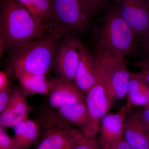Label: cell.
Returning <instances> with one entry per match:
<instances>
[{"mask_svg": "<svg viewBox=\"0 0 149 149\" xmlns=\"http://www.w3.org/2000/svg\"><path fill=\"white\" fill-rule=\"evenodd\" d=\"M49 104L53 108L85 102V96L74 82L57 77L49 80Z\"/></svg>", "mask_w": 149, "mask_h": 149, "instance_id": "cell-10", "label": "cell"}, {"mask_svg": "<svg viewBox=\"0 0 149 149\" xmlns=\"http://www.w3.org/2000/svg\"><path fill=\"white\" fill-rule=\"evenodd\" d=\"M57 109L59 116L63 119L78 127L86 138H95L98 132L95 128L85 102L62 107Z\"/></svg>", "mask_w": 149, "mask_h": 149, "instance_id": "cell-12", "label": "cell"}, {"mask_svg": "<svg viewBox=\"0 0 149 149\" xmlns=\"http://www.w3.org/2000/svg\"><path fill=\"white\" fill-rule=\"evenodd\" d=\"M72 149H100L97 139L84 137Z\"/></svg>", "mask_w": 149, "mask_h": 149, "instance_id": "cell-21", "label": "cell"}, {"mask_svg": "<svg viewBox=\"0 0 149 149\" xmlns=\"http://www.w3.org/2000/svg\"><path fill=\"white\" fill-rule=\"evenodd\" d=\"M86 1L93 12L98 8L102 0H86Z\"/></svg>", "mask_w": 149, "mask_h": 149, "instance_id": "cell-28", "label": "cell"}, {"mask_svg": "<svg viewBox=\"0 0 149 149\" xmlns=\"http://www.w3.org/2000/svg\"><path fill=\"white\" fill-rule=\"evenodd\" d=\"M131 74L143 80L149 86V68L142 69L141 71L138 72H131Z\"/></svg>", "mask_w": 149, "mask_h": 149, "instance_id": "cell-25", "label": "cell"}, {"mask_svg": "<svg viewBox=\"0 0 149 149\" xmlns=\"http://www.w3.org/2000/svg\"><path fill=\"white\" fill-rule=\"evenodd\" d=\"M118 8L133 34L144 36L149 31V9L145 0H119Z\"/></svg>", "mask_w": 149, "mask_h": 149, "instance_id": "cell-8", "label": "cell"}, {"mask_svg": "<svg viewBox=\"0 0 149 149\" xmlns=\"http://www.w3.org/2000/svg\"><path fill=\"white\" fill-rule=\"evenodd\" d=\"M109 149H132L125 141L124 137L116 142Z\"/></svg>", "mask_w": 149, "mask_h": 149, "instance_id": "cell-26", "label": "cell"}, {"mask_svg": "<svg viewBox=\"0 0 149 149\" xmlns=\"http://www.w3.org/2000/svg\"><path fill=\"white\" fill-rule=\"evenodd\" d=\"M6 129L0 127V149H19L14 137L9 136Z\"/></svg>", "mask_w": 149, "mask_h": 149, "instance_id": "cell-20", "label": "cell"}, {"mask_svg": "<svg viewBox=\"0 0 149 149\" xmlns=\"http://www.w3.org/2000/svg\"><path fill=\"white\" fill-rule=\"evenodd\" d=\"M10 90L0 92V113L5 109L8 104L10 98Z\"/></svg>", "mask_w": 149, "mask_h": 149, "instance_id": "cell-22", "label": "cell"}, {"mask_svg": "<svg viewBox=\"0 0 149 149\" xmlns=\"http://www.w3.org/2000/svg\"><path fill=\"white\" fill-rule=\"evenodd\" d=\"M84 137L80 129L70 127L47 131L45 137L33 149H72Z\"/></svg>", "mask_w": 149, "mask_h": 149, "instance_id": "cell-13", "label": "cell"}, {"mask_svg": "<svg viewBox=\"0 0 149 149\" xmlns=\"http://www.w3.org/2000/svg\"><path fill=\"white\" fill-rule=\"evenodd\" d=\"M55 22L65 32L85 29L92 12L86 0H52Z\"/></svg>", "mask_w": 149, "mask_h": 149, "instance_id": "cell-5", "label": "cell"}, {"mask_svg": "<svg viewBox=\"0 0 149 149\" xmlns=\"http://www.w3.org/2000/svg\"><path fill=\"white\" fill-rule=\"evenodd\" d=\"M134 35L119 9L115 8L108 13L99 29L98 47L100 51L123 58L131 52Z\"/></svg>", "mask_w": 149, "mask_h": 149, "instance_id": "cell-3", "label": "cell"}, {"mask_svg": "<svg viewBox=\"0 0 149 149\" xmlns=\"http://www.w3.org/2000/svg\"><path fill=\"white\" fill-rule=\"evenodd\" d=\"M115 56L100 51L94 58L96 68V80L87 93L86 102L93 124L99 131L103 118L107 114L111 107L106 95L108 75Z\"/></svg>", "mask_w": 149, "mask_h": 149, "instance_id": "cell-4", "label": "cell"}, {"mask_svg": "<svg viewBox=\"0 0 149 149\" xmlns=\"http://www.w3.org/2000/svg\"><path fill=\"white\" fill-rule=\"evenodd\" d=\"M80 58L74 83L83 93H87L95 84L96 68L94 58L80 42Z\"/></svg>", "mask_w": 149, "mask_h": 149, "instance_id": "cell-15", "label": "cell"}, {"mask_svg": "<svg viewBox=\"0 0 149 149\" xmlns=\"http://www.w3.org/2000/svg\"><path fill=\"white\" fill-rule=\"evenodd\" d=\"M56 25L39 24L18 0H1L0 53L13 52L45 35Z\"/></svg>", "mask_w": 149, "mask_h": 149, "instance_id": "cell-1", "label": "cell"}, {"mask_svg": "<svg viewBox=\"0 0 149 149\" xmlns=\"http://www.w3.org/2000/svg\"><path fill=\"white\" fill-rule=\"evenodd\" d=\"M134 65L142 68V69L149 68V55L146 57L137 62Z\"/></svg>", "mask_w": 149, "mask_h": 149, "instance_id": "cell-27", "label": "cell"}, {"mask_svg": "<svg viewBox=\"0 0 149 149\" xmlns=\"http://www.w3.org/2000/svg\"><path fill=\"white\" fill-rule=\"evenodd\" d=\"M142 44L144 50L149 53V31L144 35Z\"/></svg>", "mask_w": 149, "mask_h": 149, "instance_id": "cell-29", "label": "cell"}, {"mask_svg": "<svg viewBox=\"0 0 149 149\" xmlns=\"http://www.w3.org/2000/svg\"><path fill=\"white\" fill-rule=\"evenodd\" d=\"M21 85L27 94L47 95L49 93V80L46 74H32L24 72L15 73Z\"/></svg>", "mask_w": 149, "mask_h": 149, "instance_id": "cell-19", "label": "cell"}, {"mask_svg": "<svg viewBox=\"0 0 149 149\" xmlns=\"http://www.w3.org/2000/svg\"><path fill=\"white\" fill-rule=\"evenodd\" d=\"M126 96L128 102L126 105L128 112L131 110V106L133 105L141 107L149 106V85L131 73Z\"/></svg>", "mask_w": 149, "mask_h": 149, "instance_id": "cell-18", "label": "cell"}, {"mask_svg": "<svg viewBox=\"0 0 149 149\" xmlns=\"http://www.w3.org/2000/svg\"><path fill=\"white\" fill-rule=\"evenodd\" d=\"M65 34L64 29L56 26L43 37L14 51L11 56V70L15 73L47 74Z\"/></svg>", "mask_w": 149, "mask_h": 149, "instance_id": "cell-2", "label": "cell"}, {"mask_svg": "<svg viewBox=\"0 0 149 149\" xmlns=\"http://www.w3.org/2000/svg\"><path fill=\"white\" fill-rule=\"evenodd\" d=\"M80 42L71 36H67L61 40L52 64L58 77L74 82L80 61Z\"/></svg>", "mask_w": 149, "mask_h": 149, "instance_id": "cell-6", "label": "cell"}, {"mask_svg": "<svg viewBox=\"0 0 149 149\" xmlns=\"http://www.w3.org/2000/svg\"><path fill=\"white\" fill-rule=\"evenodd\" d=\"M138 110L149 132V106L141 107Z\"/></svg>", "mask_w": 149, "mask_h": 149, "instance_id": "cell-23", "label": "cell"}, {"mask_svg": "<svg viewBox=\"0 0 149 149\" xmlns=\"http://www.w3.org/2000/svg\"><path fill=\"white\" fill-rule=\"evenodd\" d=\"M14 138L19 149H28L35 143L40 133L39 123L27 118L13 127Z\"/></svg>", "mask_w": 149, "mask_h": 149, "instance_id": "cell-16", "label": "cell"}, {"mask_svg": "<svg viewBox=\"0 0 149 149\" xmlns=\"http://www.w3.org/2000/svg\"><path fill=\"white\" fill-rule=\"evenodd\" d=\"M128 111L126 105L116 113L107 114L101 121L97 139L100 149H109L124 137Z\"/></svg>", "mask_w": 149, "mask_h": 149, "instance_id": "cell-7", "label": "cell"}, {"mask_svg": "<svg viewBox=\"0 0 149 149\" xmlns=\"http://www.w3.org/2000/svg\"><path fill=\"white\" fill-rule=\"evenodd\" d=\"M131 73L124 58L115 57L108 75L106 91L111 106L116 99L126 96Z\"/></svg>", "mask_w": 149, "mask_h": 149, "instance_id": "cell-11", "label": "cell"}, {"mask_svg": "<svg viewBox=\"0 0 149 149\" xmlns=\"http://www.w3.org/2000/svg\"><path fill=\"white\" fill-rule=\"evenodd\" d=\"M39 24L56 25L52 0H18Z\"/></svg>", "mask_w": 149, "mask_h": 149, "instance_id": "cell-17", "label": "cell"}, {"mask_svg": "<svg viewBox=\"0 0 149 149\" xmlns=\"http://www.w3.org/2000/svg\"><path fill=\"white\" fill-rule=\"evenodd\" d=\"M27 93L22 88L15 87L10 91L8 104L1 113L0 127L13 128L28 118L32 107L27 100Z\"/></svg>", "mask_w": 149, "mask_h": 149, "instance_id": "cell-9", "label": "cell"}, {"mask_svg": "<svg viewBox=\"0 0 149 149\" xmlns=\"http://www.w3.org/2000/svg\"><path fill=\"white\" fill-rule=\"evenodd\" d=\"M124 137L132 149H149V132L138 109L128 112Z\"/></svg>", "mask_w": 149, "mask_h": 149, "instance_id": "cell-14", "label": "cell"}, {"mask_svg": "<svg viewBox=\"0 0 149 149\" xmlns=\"http://www.w3.org/2000/svg\"><path fill=\"white\" fill-rule=\"evenodd\" d=\"M8 73L3 71L0 72V92L8 90Z\"/></svg>", "mask_w": 149, "mask_h": 149, "instance_id": "cell-24", "label": "cell"}, {"mask_svg": "<svg viewBox=\"0 0 149 149\" xmlns=\"http://www.w3.org/2000/svg\"><path fill=\"white\" fill-rule=\"evenodd\" d=\"M145 1H146V2L148 3L149 5V0H145Z\"/></svg>", "mask_w": 149, "mask_h": 149, "instance_id": "cell-30", "label": "cell"}]
</instances>
